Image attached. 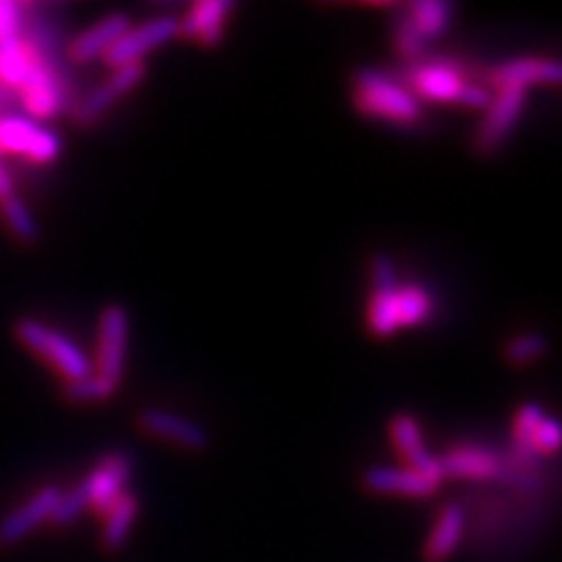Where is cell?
<instances>
[{
	"label": "cell",
	"instance_id": "obj_1",
	"mask_svg": "<svg viewBox=\"0 0 562 562\" xmlns=\"http://www.w3.org/2000/svg\"><path fill=\"white\" fill-rule=\"evenodd\" d=\"M373 291L366 310V326L371 336L386 340L394 333L417 328L431 319L436 303L431 293L419 284H401L394 260L375 254L371 260Z\"/></svg>",
	"mask_w": 562,
	"mask_h": 562
},
{
	"label": "cell",
	"instance_id": "obj_2",
	"mask_svg": "<svg viewBox=\"0 0 562 562\" xmlns=\"http://www.w3.org/2000/svg\"><path fill=\"white\" fill-rule=\"evenodd\" d=\"M134 476V462L127 452H109L92 467L85 479H80L70 490H61L57 512L52 516V525L68 527L85 512L103 516L127 492Z\"/></svg>",
	"mask_w": 562,
	"mask_h": 562
},
{
	"label": "cell",
	"instance_id": "obj_3",
	"mask_svg": "<svg viewBox=\"0 0 562 562\" xmlns=\"http://www.w3.org/2000/svg\"><path fill=\"white\" fill-rule=\"evenodd\" d=\"M351 103H355L359 115L394 127H415L422 120V103L408 90V85L394 80L378 68L363 66L355 70Z\"/></svg>",
	"mask_w": 562,
	"mask_h": 562
},
{
	"label": "cell",
	"instance_id": "obj_4",
	"mask_svg": "<svg viewBox=\"0 0 562 562\" xmlns=\"http://www.w3.org/2000/svg\"><path fill=\"white\" fill-rule=\"evenodd\" d=\"M408 90L417 101L462 105L471 111H485L492 94L483 85L464 76L462 68L448 61H417L408 74Z\"/></svg>",
	"mask_w": 562,
	"mask_h": 562
},
{
	"label": "cell",
	"instance_id": "obj_5",
	"mask_svg": "<svg viewBox=\"0 0 562 562\" xmlns=\"http://www.w3.org/2000/svg\"><path fill=\"white\" fill-rule=\"evenodd\" d=\"M14 336L26 349H31L35 357H41L55 368L66 382H76L92 375V359L87 357V351L76 340H70L64 330L52 328L41 319H33V316H22V319L14 324Z\"/></svg>",
	"mask_w": 562,
	"mask_h": 562
},
{
	"label": "cell",
	"instance_id": "obj_6",
	"mask_svg": "<svg viewBox=\"0 0 562 562\" xmlns=\"http://www.w3.org/2000/svg\"><path fill=\"white\" fill-rule=\"evenodd\" d=\"M130 349V312L125 305L111 303L99 314L97 324V355L92 361V375L113 396L125 378Z\"/></svg>",
	"mask_w": 562,
	"mask_h": 562
},
{
	"label": "cell",
	"instance_id": "obj_7",
	"mask_svg": "<svg viewBox=\"0 0 562 562\" xmlns=\"http://www.w3.org/2000/svg\"><path fill=\"white\" fill-rule=\"evenodd\" d=\"M527 109V90L522 87H497L492 94L487 109L483 111V120L473 134V150L481 157H492L502 150L518 127V122Z\"/></svg>",
	"mask_w": 562,
	"mask_h": 562
},
{
	"label": "cell",
	"instance_id": "obj_8",
	"mask_svg": "<svg viewBox=\"0 0 562 562\" xmlns=\"http://www.w3.org/2000/svg\"><path fill=\"white\" fill-rule=\"evenodd\" d=\"M61 148V136L43 122L14 113L0 115V155L10 153L35 165H52L59 160Z\"/></svg>",
	"mask_w": 562,
	"mask_h": 562
},
{
	"label": "cell",
	"instance_id": "obj_9",
	"mask_svg": "<svg viewBox=\"0 0 562 562\" xmlns=\"http://www.w3.org/2000/svg\"><path fill=\"white\" fill-rule=\"evenodd\" d=\"M514 454L537 462L562 450V422L543 411L539 403H522L512 427Z\"/></svg>",
	"mask_w": 562,
	"mask_h": 562
},
{
	"label": "cell",
	"instance_id": "obj_10",
	"mask_svg": "<svg viewBox=\"0 0 562 562\" xmlns=\"http://www.w3.org/2000/svg\"><path fill=\"white\" fill-rule=\"evenodd\" d=\"M179 38V20L171 14H160L146 20L140 24H132L127 33L113 45V49L105 55V64L111 68L130 66V64H144L150 52L165 47L167 43Z\"/></svg>",
	"mask_w": 562,
	"mask_h": 562
},
{
	"label": "cell",
	"instance_id": "obj_11",
	"mask_svg": "<svg viewBox=\"0 0 562 562\" xmlns=\"http://www.w3.org/2000/svg\"><path fill=\"white\" fill-rule=\"evenodd\" d=\"M144 78H146V64H130V66L111 68V76L101 80L94 90L76 105L70 117H74V122L80 127L94 125V122L101 115L109 113L117 101L132 94L136 87L144 82Z\"/></svg>",
	"mask_w": 562,
	"mask_h": 562
},
{
	"label": "cell",
	"instance_id": "obj_12",
	"mask_svg": "<svg viewBox=\"0 0 562 562\" xmlns=\"http://www.w3.org/2000/svg\"><path fill=\"white\" fill-rule=\"evenodd\" d=\"M59 497L61 487L43 485L20 506H14L10 514L0 518V547H16V543L29 539L35 530H41L45 522H52Z\"/></svg>",
	"mask_w": 562,
	"mask_h": 562
},
{
	"label": "cell",
	"instance_id": "obj_13",
	"mask_svg": "<svg viewBox=\"0 0 562 562\" xmlns=\"http://www.w3.org/2000/svg\"><path fill=\"white\" fill-rule=\"evenodd\" d=\"M443 476L469 483H497L506 479V457L483 446H457L441 457Z\"/></svg>",
	"mask_w": 562,
	"mask_h": 562
},
{
	"label": "cell",
	"instance_id": "obj_14",
	"mask_svg": "<svg viewBox=\"0 0 562 562\" xmlns=\"http://www.w3.org/2000/svg\"><path fill=\"white\" fill-rule=\"evenodd\" d=\"M390 438L408 469L443 485L446 476H443L441 457H436L427 448L425 434H422L419 422L413 415H408V413L394 415L390 422Z\"/></svg>",
	"mask_w": 562,
	"mask_h": 562
},
{
	"label": "cell",
	"instance_id": "obj_15",
	"mask_svg": "<svg viewBox=\"0 0 562 562\" xmlns=\"http://www.w3.org/2000/svg\"><path fill=\"white\" fill-rule=\"evenodd\" d=\"M136 425L144 434L190 452H200L209 448V434L200 422L183 417L173 411L144 408L136 417Z\"/></svg>",
	"mask_w": 562,
	"mask_h": 562
},
{
	"label": "cell",
	"instance_id": "obj_16",
	"mask_svg": "<svg viewBox=\"0 0 562 562\" xmlns=\"http://www.w3.org/2000/svg\"><path fill=\"white\" fill-rule=\"evenodd\" d=\"M235 10L231 0H200L192 3L179 20V38L195 43L200 47H218L225 38L227 22Z\"/></svg>",
	"mask_w": 562,
	"mask_h": 562
},
{
	"label": "cell",
	"instance_id": "obj_17",
	"mask_svg": "<svg viewBox=\"0 0 562 562\" xmlns=\"http://www.w3.org/2000/svg\"><path fill=\"white\" fill-rule=\"evenodd\" d=\"M361 485L373 495L408 499H429L441 490V483L422 476L408 467H371L363 471Z\"/></svg>",
	"mask_w": 562,
	"mask_h": 562
},
{
	"label": "cell",
	"instance_id": "obj_18",
	"mask_svg": "<svg viewBox=\"0 0 562 562\" xmlns=\"http://www.w3.org/2000/svg\"><path fill=\"white\" fill-rule=\"evenodd\" d=\"M487 80L492 87H522L530 92V87H562V59L551 57H518L504 61L490 70Z\"/></svg>",
	"mask_w": 562,
	"mask_h": 562
},
{
	"label": "cell",
	"instance_id": "obj_19",
	"mask_svg": "<svg viewBox=\"0 0 562 562\" xmlns=\"http://www.w3.org/2000/svg\"><path fill=\"white\" fill-rule=\"evenodd\" d=\"M16 92H20L24 109L33 120L35 117L43 120V117H49L59 111V105H61L59 80L38 49H33L29 74Z\"/></svg>",
	"mask_w": 562,
	"mask_h": 562
},
{
	"label": "cell",
	"instance_id": "obj_20",
	"mask_svg": "<svg viewBox=\"0 0 562 562\" xmlns=\"http://www.w3.org/2000/svg\"><path fill=\"white\" fill-rule=\"evenodd\" d=\"M132 20L127 12H111L101 16L92 26H87L78 33L74 43L68 47V55L78 64H90L97 59H105V55L113 49V45L127 33Z\"/></svg>",
	"mask_w": 562,
	"mask_h": 562
},
{
	"label": "cell",
	"instance_id": "obj_21",
	"mask_svg": "<svg viewBox=\"0 0 562 562\" xmlns=\"http://www.w3.org/2000/svg\"><path fill=\"white\" fill-rule=\"evenodd\" d=\"M467 535V508L460 502L446 504L436 514L431 530L422 547V558L425 562H446L452 558L464 543Z\"/></svg>",
	"mask_w": 562,
	"mask_h": 562
},
{
	"label": "cell",
	"instance_id": "obj_22",
	"mask_svg": "<svg viewBox=\"0 0 562 562\" xmlns=\"http://www.w3.org/2000/svg\"><path fill=\"white\" fill-rule=\"evenodd\" d=\"M403 14L408 16V22L425 38V43L431 45L441 41L450 31L454 20V5L446 3V0H413V3L403 5Z\"/></svg>",
	"mask_w": 562,
	"mask_h": 562
},
{
	"label": "cell",
	"instance_id": "obj_23",
	"mask_svg": "<svg viewBox=\"0 0 562 562\" xmlns=\"http://www.w3.org/2000/svg\"><path fill=\"white\" fill-rule=\"evenodd\" d=\"M138 497L134 492H125L113 506H109L103 512V525H101V547L115 553L122 547H125L132 530H134V522L138 518Z\"/></svg>",
	"mask_w": 562,
	"mask_h": 562
},
{
	"label": "cell",
	"instance_id": "obj_24",
	"mask_svg": "<svg viewBox=\"0 0 562 562\" xmlns=\"http://www.w3.org/2000/svg\"><path fill=\"white\" fill-rule=\"evenodd\" d=\"M547 351H549V340L543 333L522 330V333H516V336L504 345L502 355L508 366L525 368L547 357Z\"/></svg>",
	"mask_w": 562,
	"mask_h": 562
},
{
	"label": "cell",
	"instance_id": "obj_25",
	"mask_svg": "<svg viewBox=\"0 0 562 562\" xmlns=\"http://www.w3.org/2000/svg\"><path fill=\"white\" fill-rule=\"evenodd\" d=\"M0 216H3V223L8 225V231L12 233L14 239H20L24 244L38 241L41 237V227L35 216L31 214V209L20 195H12L8 200L0 202Z\"/></svg>",
	"mask_w": 562,
	"mask_h": 562
},
{
	"label": "cell",
	"instance_id": "obj_26",
	"mask_svg": "<svg viewBox=\"0 0 562 562\" xmlns=\"http://www.w3.org/2000/svg\"><path fill=\"white\" fill-rule=\"evenodd\" d=\"M394 49L396 55L406 61H422L429 49V45L415 31V26L408 22V16L403 14V10L398 12L394 22Z\"/></svg>",
	"mask_w": 562,
	"mask_h": 562
},
{
	"label": "cell",
	"instance_id": "obj_27",
	"mask_svg": "<svg viewBox=\"0 0 562 562\" xmlns=\"http://www.w3.org/2000/svg\"><path fill=\"white\" fill-rule=\"evenodd\" d=\"M64 394L68 401H74V403H101V401L113 398V394L105 390V386L94 375H87L76 382H66Z\"/></svg>",
	"mask_w": 562,
	"mask_h": 562
},
{
	"label": "cell",
	"instance_id": "obj_28",
	"mask_svg": "<svg viewBox=\"0 0 562 562\" xmlns=\"http://www.w3.org/2000/svg\"><path fill=\"white\" fill-rule=\"evenodd\" d=\"M22 41V5L0 0V47Z\"/></svg>",
	"mask_w": 562,
	"mask_h": 562
},
{
	"label": "cell",
	"instance_id": "obj_29",
	"mask_svg": "<svg viewBox=\"0 0 562 562\" xmlns=\"http://www.w3.org/2000/svg\"><path fill=\"white\" fill-rule=\"evenodd\" d=\"M12 195H16V192H14V181H12L8 167L3 165V160H0V202L12 198Z\"/></svg>",
	"mask_w": 562,
	"mask_h": 562
},
{
	"label": "cell",
	"instance_id": "obj_30",
	"mask_svg": "<svg viewBox=\"0 0 562 562\" xmlns=\"http://www.w3.org/2000/svg\"><path fill=\"white\" fill-rule=\"evenodd\" d=\"M12 90H10V87H5L3 82H0V115H5V113H10L8 111V105H10V94Z\"/></svg>",
	"mask_w": 562,
	"mask_h": 562
}]
</instances>
